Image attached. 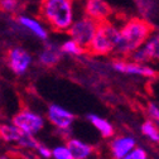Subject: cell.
Wrapping results in <instances>:
<instances>
[{
	"instance_id": "cell-23",
	"label": "cell",
	"mask_w": 159,
	"mask_h": 159,
	"mask_svg": "<svg viewBox=\"0 0 159 159\" xmlns=\"http://www.w3.org/2000/svg\"><path fill=\"white\" fill-rule=\"evenodd\" d=\"M148 111H149V115L152 116V119L159 125V107L155 104H149L148 105Z\"/></svg>"
},
{
	"instance_id": "cell-5",
	"label": "cell",
	"mask_w": 159,
	"mask_h": 159,
	"mask_svg": "<svg viewBox=\"0 0 159 159\" xmlns=\"http://www.w3.org/2000/svg\"><path fill=\"white\" fill-rule=\"evenodd\" d=\"M5 62L14 75L23 76L29 71L33 62V57L25 48L20 46H14L7 51Z\"/></svg>"
},
{
	"instance_id": "cell-8",
	"label": "cell",
	"mask_w": 159,
	"mask_h": 159,
	"mask_svg": "<svg viewBox=\"0 0 159 159\" xmlns=\"http://www.w3.org/2000/svg\"><path fill=\"white\" fill-rule=\"evenodd\" d=\"M112 68L116 72L130 76H142V77H154L157 71L149 66L135 63L129 58H115L112 61Z\"/></svg>"
},
{
	"instance_id": "cell-18",
	"label": "cell",
	"mask_w": 159,
	"mask_h": 159,
	"mask_svg": "<svg viewBox=\"0 0 159 159\" xmlns=\"http://www.w3.org/2000/svg\"><path fill=\"white\" fill-rule=\"evenodd\" d=\"M61 51H62L63 54H70V56H76V57H78V56H81V54L87 52L85 48H82L81 46H80L78 43H76L71 38L62 43Z\"/></svg>"
},
{
	"instance_id": "cell-3",
	"label": "cell",
	"mask_w": 159,
	"mask_h": 159,
	"mask_svg": "<svg viewBox=\"0 0 159 159\" xmlns=\"http://www.w3.org/2000/svg\"><path fill=\"white\" fill-rule=\"evenodd\" d=\"M119 39H120V28L116 24L110 20L100 23L87 52L92 56H109L110 53L116 52Z\"/></svg>"
},
{
	"instance_id": "cell-19",
	"label": "cell",
	"mask_w": 159,
	"mask_h": 159,
	"mask_svg": "<svg viewBox=\"0 0 159 159\" xmlns=\"http://www.w3.org/2000/svg\"><path fill=\"white\" fill-rule=\"evenodd\" d=\"M140 130H142V133H143L147 138L150 139L152 142L159 143V129H158V126H157L152 120L144 121V123L142 124V126H140Z\"/></svg>"
},
{
	"instance_id": "cell-17",
	"label": "cell",
	"mask_w": 159,
	"mask_h": 159,
	"mask_svg": "<svg viewBox=\"0 0 159 159\" xmlns=\"http://www.w3.org/2000/svg\"><path fill=\"white\" fill-rule=\"evenodd\" d=\"M135 3L140 13L147 18L153 16L158 10V0H135Z\"/></svg>"
},
{
	"instance_id": "cell-25",
	"label": "cell",
	"mask_w": 159,
	"mask_h": 159,
	"mask_svg": "<svg viewBox=\"0 0 159 159\" xmlns=\"http://www.w3.org/2000/svg\"><path fill=\"white\" fill-rule=\"evenodd\" d=\"M0 159H8V157H5V155H0Z\"/></svg>"
},
{
	"instance_id": "cell-13",
	"label": "cell",
	"mask_w": 159,
	"mask_h": 159,
	"mask_svg": "<svg viewBox=\"0 0 159 159\" xmlns=\"http://www.w3.org/2000/svg\"><path fill=\"white\" fill-rule=\"evenodd\" d=\"M134 147H135V139L131 136L115 138L110 144V149L115 159H124L129 154V152L134 149Z\"/></svg>"
},
{
	"instance_id": "cell-20",
	"label": "cell",
	"mask_w": 159,
	"mask_h": 159,
	"mask_svg": "<svg viewBox=\"0 0 159 159\" xmlns=\"http://www.w3.org/2000/svg\"><path fill=\"white\" fill-rule=\"evenodd\" d=\"M0 10L4 13H16L19 10V0H0Z\"/></svg>"
},
{
	"instance_id": "cell-7",
	"label": "cell",
	"mask_w": 159,
	"mask_h": 159,
	"mask_svg": "<svg viewBox=\"0 0 159 159\" xmlns=\"http://www.w3.org/2000/svg\"><path fill=\"white\" fill-rule=\"evenodd\" d=\"M129 59L140 65H144L145 62L159 63V32H153L145 44L134 52Z\"/></svg>"
},
{
	"instance_id": "cell-12",
	"label": "cell",
	"mask_w": 159,
	"mask_h": 159,
	"mask_svg": "<svg viewBox=\"0 0 159 159\" xmlns=\"http://www.w3.org/2000/svg\"><path fill=\"white\" fill-rule=\"evenodd\" d=\"M16 22L20 27H23L25 30L33 34L35 38L41 39V41H47L48 39V30L46 25L42 23V20H39V19L29 15H19L16 16Z\"/></svg>"
},
{
	"instance_id": "cell-11",
	"label": "cell",
	"mask_w": 159,
	"mask_h": 159,
	"mask_svg": "<svg viewBox=\"0 0 159 159\" xmlns=\"http://www.w3.org/2000/svg\"><path fill=\"white\" fill-rule=\"evenodd\" d=\"M62 54L63 53L61 51V46H57L52 42H47L38 54V62L46 68H51L59 63Z\"/></svg>"
},
{
	"instance_id": "cell-1",
	"label": "cell",
	"mask_w": 159,
	"mask_h": 159,
	"mask_svg": "<svg viewBox=\"0 0 159 159\" xmlns=\"http://www.w3.org/2000/svg\"><path fill=\"white\" fill-rule=\"evenodd\" d=\"M153 34V25L143 18H131L120 28V39L116 53L120 58H129L142 48Z\"/></svg>"
},
{
	"instance_id": "cell-14",
	"label": "cell",
	"mask_w": 159,
	"mask_h": 159,
	"mask_svg": "<svg viewBox=\"0 0 159 159\" xmlns=\"http://www.w3.org/2000/svg\"><path fill=\"white\" fill-rule=\"evenodd\" d=\"M66 148L70 150L73 159H87L89 155L92 153V147L78 140V139H70Z\"/></svg>"
},
{
	"instance_id": "cell-22",
	"label": "cell",
	"mask_w": 159,
	"mask_h": 159,
	"mask_svg": "<svg viewBox=\"0 0 159 159\" xmlns=\"http://www.w3.org/2000/svg\"><path fill=\"white\" fill-rule=\"evenodd\" d=\"M147 152L143 148H135L133 149L124 159H147Z\"/></svg>"
},
{
	"instance_id": "cell-10",
	"label": "cell",
	"mask_w": 159,
	"mask_h": 159,
	"mask_svg": "<svg viewBox=\"0 0 159 159\" xmlns=\"http://www.w3.org/2000/svg\"><path fill=\"white\" fill-rule=\"evenodd\" d=\"M47 117L52 125H54L58 129H62V130L68 129L73 124L75 119H76V116L71 111L66 110L65 107L59 106V105H54V104L48 106Z\"/></svg>"
},
{
	"instance_id": "cell-24",
	"label": "cell",
	"mask_w": 159,
	"mask_h": 159,
	"mask_svg": "<svg viewBox=\"0 0 159 159\" xmlns=\"http://www.w3.org/2000/svg\"><path fill=\"white\" fill-rule=\"evenodd\" d=\"M37 150H38L39 154H41L42 157H44V158H49V157H52V152H51L48 148H46L44 145H42V144L38 147Z\"/></svg>"
},
{
	"instance_id": "cell-16",
	"label": "cell",
	"mask_w": 159,
	"mask_h": 159,
	"mask_svg": "<svg viewBox=\"0 0 159 159\" xmlns=\"http://www.w3.org/2000/svg\"><path fill=\"white\" fill-rule=\"evenodd\" d=\"M24 135L25 133H23L20 129H18L14 125H0V138L5 142H14L19 144Z\"/></svg>"
},
{
	"instance_id": "cell-21",
	"label": "cell",
	"mask_w": 159,
	"mask_h": 159,
	"mask_svg": "<svg viewBox=\"0 0 159 159\" xmlns=\"http://www.w3.org/2000/svg\"><path fill=\"white\" fill-rule=\"evenodd\" d=\"M52 155H53L56 159H73L72 154L70 153V150H68L66 147L54 148L53 152H52Z\"/></svg>"
},
{
	"instance_id": "cell-9",
	"label": "cell",
	"mask_w": 159,
	"mask_h": 159,
	"mask_svg": "<svg viewBox=\"0 0 159 159\" xmlns=\"http://www.w3.org/2000/svg\"><path fill=\"white\" fill-rule=\"evenodd\" d=\"M111 14L112 9L105 0H86L85 2V16L97 22L98 24L107 22Z\"/></svg>"
},
{
	"instance_id": "cell-15",
	"label": "cell",
	"mask_w": 159,
	"mask_h": 159,
	"mask_svg": "<svg viewBox=\"0 0 159 159\" xmlns=\"http://www.w3.org/2000/svg\"><path fill=\"white\" fill-rule=\"evenodd\" d=\"M89 121L100 131V134L104 136V138H110L114 135V128L112 125L106 120V119L101 117V116H97L95 114H90L87 116Z\"/></svg>"
},
{
	"instance_id": "cell-6",
	"label": "cell",
	"mask_w": 159,
	"mask_h": 159,
	"mask_svg": "<svg viewBox=\"0 0 159 159\" xmlns=\"http://www.w3.org/2000/svg\"><path fill=\"white\" fill-rule=\"evenodd\" d=\"M11 123L14 126L20 129L23 133L34 135L43 129L44 119L42 115L32 111L30 109H22L13 116Z\"/></svg>"
},
{
	"instance_id": "cell-4",
	"label": "cell",
	"mask_w": 159,
	"mask_h": 159,
	"mask_svg": "<svg viewBox=\"0 0 159 159\" xmlns=\"http://www.w3.org/2000/svg\"><path fill=\"white\" fill-rule=\"evenodd\" d=\"M98 23L92 20V19L87 16H82L73 22L71 28L68 29L70 38L73 39L76 43H78L82 48L87 51L90 43L92 42V39L95 37V33L97 30Z\"/></svg>"
},
{
	"instance_id": "cell-2",
	"label": "cell",
	"mask_w": 159,
	"mask_h": 159,
	"mask_svg": "<svg viewBox=\"0 0 159 159\" xmlns=\"http://www.w3.org/2000/svg\"><path fill=\"white\" fill-rule=\"evenodd\" d=\"M39 18L54 32H68L75 22V0H41Z\"/></svg>"
}]
</instances>
